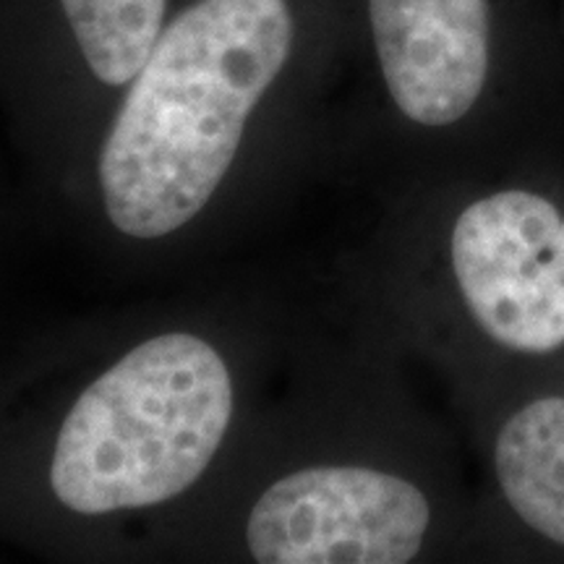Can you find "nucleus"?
Returning a JSON list of instances; mask_svg holds the SVG:
<instances>
[{"instance_id": "1", "label": "nucleus", "mask_w": 564, "mask_h": 564, "mask_svg": "<svg viewBox=\"0 0 564 564\" xmlns=\"http://www.w3.org/2000/svg\"><path fill=\"white\" fill-rule=\"evenodd\" d=\"M291 45L288 0H202L162 30L100 154L118 230L150 241L199 215Z\"/></svg>"}, {"instance_id": "2", "label": "nucleus", "mask_w": 564, "mask_h": 564, "mask_svg": "<svg viewBox=\"0 0 564 564\" xmlns=\"http://www.w3.org/2000/svg\"><path fill=\"white\" fill-rule=\"evenodd\" d=\"M230 415L220 352L186 333L152 337L70 408L51 465L55 497L82 514L167 502L209 468Z\"/></svg>"}, {"instance_id": "3", "label": "nucleus", "mask_w": 564, "mask_h": 564, "mask_svg": "<svg viewBox=\"0 0 564 564\" xmlns=\"http://www.w3.org/2000/svg\"><path fill=\"white\" fill-rule=\"evenodd\" d=\"M432 507L405 478L358 465L295 470L253 505L246 546L264 564H403L421 552Z\"/></svg>"}, {"instance_id": "4", "label": "nucleus", "mask_w": 564, "mask_h": 564, "mask_svg": "<svg viewBox=\"0 0 564 564\" xmlns=\"http://www.w3.org/2000/svg\"><path fill=\"white\" fill-rule=\"evenodd\" d=\"M465 306L518 352L564 345V215L546 196L507 188L468 204L449 241Z\"/></svg>"}, {"instance_id": "5", "label": "nucleus", "mask_w": 564, "mask_h": 564, "mask_svg": "<svg viewBox=\"0 0 564 564\" xmlns=\"http://www.w3.org/2000/svg\"><path fill=\"white\" fill-rule=\"evenodd\" d=\"M387 95L408 121L447 129L489 95L505 58V0H366Z\"/></svg>"}, {"instance_id": "6", "label": "nucleus", "mask_w": 564, "mask_h": 564, "mask_svg": "<svg viewBox=\"0 0 564 564\" xmlns=\"http://www.w3.org/2000/svg\"><path fill=\"white\" fill-rule=\"evenodd\" d=\"M494 468L514 514L564 546V398L533 400L510 415L494 444Z\"/></svg>"}, {"instance_id": "7", "label": "nucleus", "mask_w": 564, "mask_h": 564, "mask_svg": "<svg viewBox=\"0 0 564 564\" xmlns=\"http://www.w3.org/2000/svg\"><path fill=\"white\" fill-rule=\"evenodd\" d=\"M79 51L108 87L131 84L162 34L165 0H61Z\"/></svg>"}]
</instances>
